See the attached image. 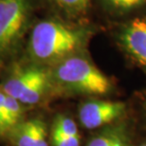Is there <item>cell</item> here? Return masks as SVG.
Returning a JSON list of instances; mask_svg holds the SVG:
<instances>
[{"label": "cell", "mask_w": 146, "mask_h": 146, "mask_svg": "<svg viewBox=\"0 0 146 146\" xmlns=\"http://www.w3.org/2000/svg\"><path fill=\"white\" fill-rule=\"evenodd\" d=\"M34 146H49L48 141V132H46V123L41 119H38Z\"/></svg>", "instance_id": "obj_15"}, {"label": "cell", "mask_w": 146, "mask_h": 146, "mask_svg": "<svg viewBox=\"0 0 146 146\" xmlns=\"http://www.w3.org/2000/svg\"><path fill=\"white\" fill-rule=\"evenodd\" d=\"M31 0H0V58L18 45L27 25Z\"/></svg>", "instance_id": "obj_4"}, {"label": "cell", "mask_w": 146, "mask_h": 146, "mask_svg": "<svg viewBox=\"0 0 146 146\" xmlns=\"http://www.w3.org/2000/svg\"><path fill=\"white\" fill-rule=\"evenodd\" d=\"M51 78L65 89L80 94L104 95L112 87L108 77L97 66L76 54L56 64Z\"/></svg>", "instance_id": "obj_2"}, {"label": "cell", "mask_w": 146, "mask_h": 146, "mask_svg": "<svg viewBox=\"0 0 146 146\" xmlns=\"http://www.w3.org/2000/svg\"><path fill=\"white\" fill-rule=\"evenodd\" d=\"M125 111L121 102L89 101L79 109V119L86 129H96L119 119Z\"/></svg>", "instance_id": "obj_5"}, {"label": "cell", "mask_w": 146, "mask_h": 146, "mask_svg": "<svg viewBox=\"0 0 146 146\" xmlns=\"http://www.w3.org/2000/svg\"><path fill=\"white\" fill-rule=\"evenodd\" d=\"M86 33L56 20H45L34 27L30 40V53L42 64H58L74 55L86 41Z\"/></svg>", "instance_id": "obj_1"}, {"label": "cell", "mask_w": 146, "mask_h": 146, "mask_svg": "<svg viewBox=\"0 0 146 146\" xmlns=\"http://www.w3.org/2000/svg\"><path fill=\"white\" fill-rule=\"evenodd\" d=\"M5 93V92H4ZM4 106L7 114V119L11 129L13 130L17 124L23 121V104L11 96L4 94Z\"/></svg>", "instance_id": "obj_9"}, {"label": "cell", "mask_w": 146, "mask_h": 146, "mask_svg": "<svg viewBox=\"0 0 146 146\" xmlns=\"http://www.w3.org/2000/svg\"><path fill=\"white\" fill-rule=\"evenodd\" d=\"M51 134L63 136H79V131L76 122L71 118L60 115L55 119L53 122Z\"/></svg>", "instance_id": "obj_11"}, {"label": "cell", "mask_w": 146, "mask_h": 146, "mask_svg": "<svg viewBox=\"0 0 146 146\" xmlns=\"http://www.w3.org/2000/svg\"><path fill=\"white\" fill-rule=\"evenodd\" d=\"M141 146H146V143H143V144H141Z\"/></svg>", "instance_id": "obj_16"}, {"label": "cell", "mask_w": 146, "mask_h": 146, "mask_svg": "<svg viewBox=\"0 0 146 146\" xmlns=\"http://www.w3.org/2000/svg\"><path fill=\"white\" fill-rule=\"evenodd\" d=\"M80 135L79 136H63L51 134V146H80Z\"/></svg>", "instance_id": "obj_13"}, {"label": "cell", "mask_w": 146, "mask_h": 146, "mask_svg": "<svg viewBox=\"0 0 146 146\" xmlns=\"http://www.w3.org/2000/svg\"><path fill=\"white\" fill-rule=\"evenodd\" d=\"M113 11L119 13H128L135 11L146 4V0H104Z\"/></svg>", "instance_id": "obj_12"}, {"label": "cell", "mask_w": 146, "mask_h": 146, "mask_svg": "<svg viewBox=\"0 0 146 146\" xmlns=\"http://www.w3.org/2000/svg\"><path fill=\"white\" fill-rule=\"evenodd\" d=\"M38 118L22 121L9 134L13 146H33Z\"/></svg>", "instance_id": "obj_7"}, {"label": "cell", "mask_w": 146, "mask_h": 146, "mask_svg": "<svg viewBox=\"0 0 146 146\" xmlns=\"http://www.w3.org/2000/svg\"><path fill=\"white\" fill-rule=\"evenodd\" d=\"M119 40L127 53L139 65L146 66V15L136 17L125 25Z\"/></svg>", "instance_id": "obj_6"}, {"label": "cell", "mask_w": 146, "mask_h": 146, "mask_svg": "<svg viewBox=\"0 0 146 146\" xmlns=\"http://www.w3.org/2000/svg\"><path fill=\"white\" fill-rule=\"evenodd\" d=\"M51 84V74L38 66L18 68L2 86L6 94L19 101L23 106H34L42 101Z\"/></svg>", "instance_id": "obj_3"}, {"label": "cell", "mask_w": 146, "mask_h": 146, "mask_svg": "<svg viewBox=\"0 0 146 146\" xmlns=\"http://www.w3.org/2000/svg\"><path fill=\"white\" fill-rule=\"evenodd\" d=\"M4 91L0 88V137L9 136L11 130L4 106Z\"/></svg>", "instance_id": "obj_14"}, {"label": "cell", "mask_w": 146, "mask_h": 146, "mask_svg": "<svg viewBox=\"0 0 146 146\" xmlns=\"http://www.w3.org/2000/svg\"><path fill=\"white\" fill-rule=\"evenodd\" d=\"M128 137L122 127H111L97 134L86 146H128Z\"/></svg>", "instance_id": "obj_8"}, {"label": "cell", "mask_w": 146, "mask_h": 146, "mask_svg": "<svg viewBox=\"0 0 146 146\" xmlns=\"http://www.w3.org/2000/svg\"><path fill=\"white\" fill-rule=\"evenodd\" d=\"M54 4L70 16L84 14L88 10L90 0H52Z\"/></svg>", "instance_id": "obj_10"}]
</instances>
